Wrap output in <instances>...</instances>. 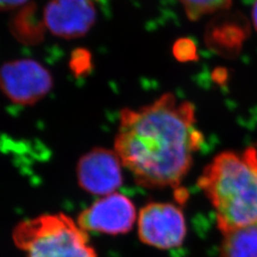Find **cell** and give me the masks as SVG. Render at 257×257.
<instances>
[{
    "mask_svg": "<svg viewBox=\"0 0 257 257\" xmlns=\"http://www.w3.org/2000/svg\"><path fill=\"white\" fill-rule=\"evenodd\" d=\"M92 67V55L87 49L78 48L73 51L70 58V69L76 77L90 74Z\"/></svg>",
    "mask_w": 257,
    "mask_h": 257,
    "instance_id": "obj_12",
    "label": "cell"
},
{
    "mask_svg": "<svg viewBox=\"0 0 257 257\" xmlns=\"http://www.w3.org/2000/svg\"><path fill=\"white\" fill-rule=\"evenodd\" d=\"M252 19H253V24L257 30V0L254 2L253 9H252Z\"/></svg>",
    "mask_w": 257,
    "mask_h": 257,
    "instance_id": "obj_15",
    "label": "cell"
},
{
    "mask_svg": "<svg viewBox=\"0 0 257 257\" xmlns=\"http://www.w3.org/2000/svg\"><path fill=\"white\" fill-rule=\"evenodd\" d=\"M122 163L114 151L94 148L77 164L78 184L86 193L105 196L116 193L123 182Z\"/></svg>",
    "mask_w": 257,
    "mask_h": 257,
    "instance_id": "obj_7",
    "label": "cell"
},
{
    "mask_svg": "<svg viewBox=\"0 0 257 257\" xmlns=\"http://www.w3.org/2000/svg\"><path fill=\"white\" fill-rule=\"evenodd\" d=\"M195 123L191 102L165 93L147 106L122 110L114 152L138 185L177 188L204 142Z\"/></svg>",
    "mask_w": 257,
    "mask_h": 257,
    "instance_id": "obj_1",
    "label": "cell"
},
{
    "mask_svg": "<svg viewBox=\"0 0 257 257\" xmlns=\"http://www.w3.org/2000/svg\"><path fill=\"white\" fill-rule=\"evenodd\" d=\"M136 218L133 201L122 193H113L101 196L83 210L77 223L87 232L117 235L132 230Z\"/></svg>",
    "mask_w": 257,
    "mask_h": 257,
    "instance_id": "obj_6",
    "label": "cell"
},
{
    "mask_svg": "<svg viewBox=\"0 0 257 257\" xmlns=\"http://www.w3.org/2000/svg\"><path fill=\"white\" fill-rule=\"evenodd\" d=\"M13 240L25 257H97L88 232L63 212L20 222Z\"/></svg>",
    "mask_w": 257,
    "mask_h": 257,
    "instance_id": "obj_3",
    "label": "cell"
},
{
    "mask_svg": "<svg viewBox=\"0 0 257 257\" xmlns=\"http://www.w3.org/2000/svg\"><path fill=\"white\" fill-rule=\"evenodd\" d=\"M222 257H257V221L223 233Z\"/></svg>",
    "mask_w": 257,
    "mask_h": 257,
    "instance_id": "obj_10",
    "label": "cell"
},
{
    "mask_svg": "<svg viewBox=\"0 0 257 257\" xmlns=\"http://www.w3.org/2000/svg\"><path fill=\"white\" fill-rule=\"evenodd\" d=\"M175 55L179 60L187 61L192 60L195 54V47L190 40H180L175 47Z\"/></svg>",
    "mask_w": 257,
    "mask_h": 257,
    "instance_id": "obj_13",
    "label": "cell"
},
{
    "mask_svg": "<svg viewBox=\"0 0 257 257\" xmlns=\"http://www.w3.org/2000/svg\"><path fill=\"white\" fill-rule=\"evenodd\" d=\"M29 0H0V12H8L26 6Z\"/></svg>",
    "mask_w": 257,
    "mask_h": 257,
    "instance_id": "obj_14",
    "label": "cell"
},
{
    "mask_svg": "<svg viewBox=\"0 0 257 257\" xmlns=\"http://www.w3.org/2000/svg\"><path fill=\"white\" fill-rule=\"evenodd\" d=\"M187 227L182 211L171 203H150L138 217V236L142 243L167 249L183 244Z\"/></svg>",
    "mask_w": 257,
    "mask_h": 257,
    "instance_id": "obj_5",
    "label": "cell"
},
{
    "mask_svg": "<svg viewBox=\"0 0 257 257\" xmlns=\"http://www.w3.org/2000/svg\"><path fill=\"white\" fill-rule=\"evenodd\" d=\"M198 187L210 199L222 233L257 221V152H224L206 166Z\"/></svg>",
    "mask_w": 257,
    "mask_h": 257,
    "instance_id": "obj_2",
    "label": "cell"
},
{
    "mask_svg": "<svg viewBox=\"0 0 257 257\" xmlns=\"http://www.w3.org/2000/svg\"><path fill=\"white\" fill-rule=\"evenodd\" d=\"M47 29L42 19L37 16L35 4H27L16 15L11 22V32L16 38L28 45L39 43Z\"/></svg>",
    "mask_w": 257,
    "mask_h": 257,
    "instance_id": "obj_9",
    "label": "cell"
},
{
    "mask_svg": "<svg viewBox=\"0 0 257 257\" xmlns=\"http://www.w3.org/2000/svg\"><path fill=\"white\" fill-rule=\"evenodd\" d=\"M53 88V75L35 59H15L0 66V90L15 104L35 105Z\"/></svg>",
    "mask_w": 257,
    "mask_h": 257,
    "instance_id": "obj_4",
    "label": "cell"
},
{
    "mask_svg": "<svg viewBox=\"0 0 257 257\" xmlns=\"http://www.w3.org/2000/svg\"><path fill=\"white\" fill-rule=\"evenodd\" d=\"M42 18L52 35L74 39L86 36L92 30L97 14L92 0H50Z\"/></svg>",
    "mask_w": 257,
    "mask_h": 257,
    "instance_id": "obj_8",
    "label": "cell"
},
{
    "mask_svg": "<svg viewBox=\"0 0 257 257\" xmlns=\"http://www.w3.org/2000/svg\"><path fill=\"white\" fill-rule=\"evenodd\" d=\"M183 5L188 18L192 20L200 19L220 10L226 9L231 0H178Z\"/></svg>",
    "mask_w": 257,
    "mask_h": 257,
    "instance_id": "obj_11",
    "label": "cell"
}]
</instances>
